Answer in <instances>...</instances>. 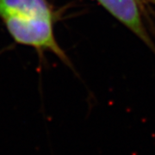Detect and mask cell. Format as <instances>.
I'll return each instance as SVG.
<instances>
[{
  "instance_id": "obj_4",
  "label": "cell",
  "mask_w": 155,
  "mask_h": 155,
  "mask_svg": "<svg viewBox=\"0 0 155 155\" xmlns=\"http://www.w3.org/2000/svg\"><path fill=\"white\" fill-rule=\"evenodd\" d=\"M151 1H153V3H155V0H151Z\"/></svg>"
},
{
  "instance_id": "obj_3",
  "label": "cell",
  "mask_w": 155,
  "mask_h": 155,
  "mask_svg": "<svg viewBox=\"0 0 155 155\" xmlns=\"http://www.w3.org/2000/svg\"><path fill=\"white\" fill-rule=\"evenodd\" d=\"M0 17H41L54 20V13L47 0H0Z\"/></svg>"
},
{
  "instance_id": "obj_2",
  "label": "cell",
  "mask_w": 155,
  "mask_h": 155,
  "mask_svg": "<svg viewBox=\"0 0 155 155\" xmlns=\"http://www.w3.org/2000/svg\"><path fill=\"white\" fill-rule=\"evenodd\" d=\"M116 19L131 29L147 44L151 41L146 33L136 0H97Z\"/></svg>"
},
{
  "instance_id": "obj_1",
  "label": "cell",
  "mask_w": 155,
  "mask_h": 155,
  "mask_svg": "<svg viewBox=\"0 0 155 155\" xmlns=\"http://www.w3.org/2000/svg\"><path fill=\"white\" fill-rule=\"evenodd\" d=\"M53 21L41 17L4 19L8 32L16 42L37 49L49 50L65 60L66 56L55 40Z\"/></svg>"
}]
</instances>
